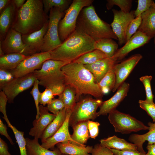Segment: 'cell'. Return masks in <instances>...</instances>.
I'll use <instances>...</instances> for the list:
<instances>
[{
	"label": "cell",
	"mask_w": 155,
	"mask_h": 155,
	"mask_svg": "<svg viewBox=\"0 0 155 155\" xmlns=\"http://www.w3.org/2000/svg\"><path fill=\"white\" fill-rule=\"evenodd\" d=\"M65 76V84L73 88L76 94V102L83 94L102 99L104 94L95 81L92 74L84 65L72 62L61 69Z\"/></svg>",
	"instance_id": "obj_1"
},
{
	"label": "cell",
	"mask_w": 155,
	"mask_h": 155,
	"mask_svg": "<svg viewBox=\"0 0 155 155\" xmlns=\"http://www.w3.org/2000/svg\"><path fill=\"white\" fill-rule=\"evenodd\" d=\"M148 125L149 131L148 132L142 135L132 134L129 138V140L136 145L137 151L144 154L146 152L143 147L144 142L147 141L148 142V144H155V123L149 122Z\"/></svg>",
	"instance_id": "obj_23"
},
{
	"label": "cell",
	"mask_w": 155,
	"mask_h": 155,
	"mask_svg": "<svg viewBox=\"0 0 155 155\" xmlns=\"http://www.w3.org/2000/svg\"><path fill=\"white\" fill-rule=\"evenodd\" d=\"M95 49L99 50L105 54L108 57L114 56L117 50L118 46L113 39L104 38L95 41Z\"/></svg>",
	"instance_id": "obj_30"
},
{
	"label": "cell",
	"mask_w": 155,
	"mask_h": 155,
	"mask_svg": "<svg viewBox=\"0 0 155 155\" xmlns=\"http://www.w3.org/2000/svg\"><path fill=\"white\" fill-rule=\"evenodd\" d=\"M111 149L115 155H145L146 154L132 150H121L114 149Z\"/></svg>",
	"instance_id": "obj_48"
},
{
	"label": "cell",
	"mask_w": 155,
	"mask_h": 155,
	"mask_svg": "<svg viewBox=\"0 0 155 155\" xmlns=\"http://www.w3.org/2000/svg\"><path fill=\"white\" fill-rule=\"evenodd\" d=\"M107 1L106 7L107 9H111L114 5H116L120 8L121 11L128 13L131 11L133 1L131 0H108Z\"/></svg>",
	"instance_id": "obj_36"
},
{
	"label": "cell",
	"mask_w": 155,
	"mask_h": 155,
	"mask_svg": "<svg viewBox=\"0 0 155 155\" xmlns=\"http://www.w3.org/2000/svg\"><path fill=\"white\" fill-rule=\"evenodd\" d=\"M151 39L144 33L137 30L123 47L118 49L112 57L117 62L124 58L133 50L144 45Z\"/></svg>",
	"instance_id": "obj_15"
},
{
	"label": "cell",
	"mask_w": 155,
	"mask_h": 155,
	"mask_svg": "<svg viewBox=\"0 0 155 155\" xmlns=\"http://www.w3.org/2000/svg\"><path fill=\"white\" fill-rule=\"evenodd\" d=\"M154 1L152 0H138L136 9L134 10V15L137 17L146 11L152 5Z\"/></svg>",
	"instance_id": "obj_43"
},
{
	"label": "cell",
	"mask_w": 155,
	"mask_h": 155,
	"mask_svg": "<svg viewBox=\"0 0 155 155\" xmlns=\"http://www.w3.org/2000/svg\"><path fill=\"white\" fill-rule=\"evenodd\" d=\"M100 123L98 122H94L88 120V126L90 137L95 139L98 135L99 133L98 127Z\"/></svg>",
	"instance_id": "obj_47"
},
{
	"label": "cell",
	"mask_w": 155,
	"mask_h": 155,
	"mask_svg": "<svg viewBox=\"0 0 155 155\" xmlns=\"http://www.w3.org/2000/svg\"><path fill=\"white\" fill-rule=\"evenodd\" d=\"M21 33L11 28L5 38L0 41V47L5 54L20 53L26 55H31L24 44Z\"/></svg>",
	"instance_id": "obj_12"
},
{
	"label": "cell",
	"mask_w": 155,
	"mask_h": 155,
	"mask_svg": "<svg viewBox=\"0 0 155 155\" xmlns=\"http://www.w3.org/2000/svg\"><path fill=\"white\" fill-rule=\"evenodd\" d=\"M29 56L20 53L5 54L0 57V68L9 71L13 70Z\"/></svg>",
	"instance_id": "obj_29"
},
{
	"label": "cell",
	"mask_w": 155,
	"mask_h": 155,
	"mask_svg": "<svg viewBox=\"0 0 155 155\" xmlns=\"http://www.w3.org/2000/svg\"><path fill=\"white\" fill-rule=\"evenodd\" d=\"M65 14V12L58 8L53 7L50 10L48 28L44 38L41 52L52 51L62 43L59 36L58 26Z\"/></svg>",
	"instance_id": "obj_8"
},
{
	"label": "cell",
	"mask_w": 155,
	"mask_h": 155,
	"mask_svg": "<svg viewBox=\"0 0 155 155\" xmlns=\"http://www.w3.org/2000/svg\"><path fill=\"white\" fill-rule=\"evenodd\" d=\"M140 54H134L119 63H116L113 69L115 74L116 82L112 91L115 92L128 77L134 67L142 58Z\"/></svg>",
	"instance_id": "obj_14"
},
{
	"label": "cell",
	"mask_w": 155,
	"mask_h": 155,
	"mask_svg": "<svg viewBox=\"0 0 155 155\" xmlns=\"http://www.w3.org/2000/svg\"><path fill=\"white\" fill-rule=\"evenodd\" d=\"M142 22L138 30L146 34L151 39L155 35V3L141 14Z\"/></svg>",
	"instance_id": "obj_22"
},
{
	"label": "cell",
	"mask_w": 155,
	"mask_h": 155,
	"mask_svg": "<svg viewBox=\"0 0 155 155\" xmlns=\"http://www.w3.org/2000/svg\"><path fill=\"white\" fill-rule=\"evenodd\" d=\"M10 128L12 130L15 136L20 149V155H28L26 149V142L24 137V133L18 130L12 125Z\"/></svg>",
	"instance_id": "obj_35"
},
{
	"label": "cell",
	"mask_w": 155,
	"mask_h": 155,
	"mask_svg": "<svg viewBox=\"0 0 155 155\" xmlns=\"http://www.w3.org/2000/svg\"><path fill=\"white\" fill-rule=\"evenodd\" d=\"M130 88V85L124 82L117 90L114 95L109 99L103 101L97 112L98 117L106 115L116 108L127 96Z\"/></svg>",
	"instance_id": "obj_17"
},
{
	"label": "cell",
	"mask_w": 155,
	"mask_h": 155,
	"mask_svg": "<svg viewBox=\"0 0 155 155\" xmlns=\"http://www.w3.org/2000/svg\"><path fill=\"white\" fill-rule=\"evenodd\" d=\"M71 112L72 111L66 110V117L63 125L53 136L42 142L41 145L42 147L47 149H53L57 144L67 141L75 144L69 130V120Z\"/></svg>",
	"instance_id": "obj_16"
},
{
	"label": "cell",
	"mask_w": 155,
	"mask_h": 155,
	"mask_svg": "<svg viewBox=\"0 0 155 155\" xmlns=\"http://www.w3.org/2000/svg\"><path fill=\"white\" fill-rule=\"evenodd\" d=\"M58 98L63 102L66 110L72 111L76 103V92L73 88L66 86L63 92Z\"/></svg>",
	"instance_id": "obj_31"
},
{
	"label": "cell",
	"mask_w": 155,
	"mask_h": 155,
	"mask_svg": "<svg viewBox=\"0 0 155 155\" xmlns=\"http://www.w3.org/2000/svg\"><path fill=\"white\" fill-rule=\"evenodd\" d=\"M117 62L113 57H107L92 64L84 65L92 74L96 82L98 84Z\"/></svg>",
	"instance_id": "obj_20"
},
{
	"label": "cell",
	"mask_w": 155,
	"mask_h": 155,
	"mask_svg": "<svg viewBox=\"0 0 155 155\" xmlns=\"http://www.w3.org/2000/svg\"><path fill=\"white\" fill-rule=\"evenodd\" d=\"M100 142L102 145L111 149L121 150H132L138 151L135 145L115 135L101 139Z\"/></svg>",
	"instance_id": "obj_25"
},
{
	"label": "cell",
	"mask_w": 155,
	"mask_h": 155,
	"mask_svg": "<svg viewBox=\"0 0 155 155\" xmlns=\"http://www.w3.org/2000/svg\"><path fill=\"white\" fill-rule=\"evenodd\" d=\"M49 21L40 30L29 34L22 35V39L30 54L41 52L44 36L48 27Z\"/></svg>",
	"instance_id": "obj_19"
},
{
	"label": "cell",
	"mask_w": 155,
	"mask_h": 155,
	"mask_svg": "<svg viewBox=\"0 0 155 155\" xmlns=\"http://www.w3.org/2000/svg\"><path fill=\"white\" fill-rule=\"evenodd\" d=\"M66 115V110L64 108L56 115L43 132L40 138L42 142L53 136L65 122Z\"/></svg>",
	"instance_id": "obj_27"
},
{
	"label": "cell",
	"mask_w": 155,
	"mask_h": 155,
	"mask_svg": "<svg viewBox=\"0 0 155 155\" xmlns=\"http://www.w3.org/2000/svg\"><path fill=\"white\" fill-rule=\"evenodd\" d=\"M7 98L4 92L2 91L0 92V111L3 115V118L7 123L9 127L11 125L7 117L6 111V106L8 102Z\"/></svg>",
	"instance_id": "obj_44"
},
{
	"label": "cell",
	"mask_w": 155,
	"mask_h": 155,
	"mask_svg": "<svg viewBox=\"0 0 155 155\" xmlns=\"http://www.w3.org/2000/svg\"><path fill=\"white\" fill-rule=\"evenodd\" d=\"M91 153L92 155H115L110 148L102 145L100 143L94 146Z\"/></svg>",
	"instance_id": "obj_46"
},
{
	"label": "cell",
	"mask_w": 155,
	"mask_h": 155,
	"mask_svg": "<svg viewBox=\"0 0 155 155\" xmlns=\"http://www.w3.org/2000/svg\"><path fill=\"white\" fill-rule=\"evenodd\" d=\"M113 20L110 26L114 34L117 37L118 44L121 45L125 43L127 30L130 22L135 17L134 10L125 13L121 10L113 9Z\"/></svg>",
	"instance_id": "obj_11"
},
{
	"label": "cell",
	"mask_w": 155,
	"mask_h": 155,
	"mask_svg": "<svg viewBox=\"0 0 155 155\" xmlns=\"http://www.w3.org/2000/svg\"><path fill=\"white\" fill-rule=\"evenodd\" d=\"M56 145L62 154L68 155H90L93 148L89 146H79L70 141L59 143Z\"/></svg>",
	"instance_id": "obj_24"
},
{
	"label": "cell",
	"mask_w": 155,
	"mask_h": 155,
	"mask_svg": "<svg viewBox=\"0 0 155 155\" xmlns=\"http://www.w3.org/2000/svg\"><path fill=\"white\" fill-rule=\"evenodd\" d=\"M142 22L141 15L136 17L129 23L127 28L125 36V43L138 30Z\"/></svg>",
	"instance_id": "obj_37"
},
{
	"label": "cell",
	"mask_w": 155,
	"mask_h": 155,
	"mask_svg": "<svg viewBox=\"0 0 155 155\" xmlns=\"http://www.w3.org/2000/svg\"><path fill=\"white\" fill-rule=\"evenodd\" d=\"M12 1L16 9V10L20 9L25 3V0H13Z\"/></svg>",
	"instance_id": "obj_53"
},
{
	"label": "cell",
	"mask_w": 155,
	"mask_h": 155,
	"mask_svg": "<svg viewBox=\"0 0 155 155\" xmlns=\"http://www.w3.org/2000/svg\"><path fill=\"white\" fill-rule=\"evenodd\" d=\"M49 21L42 0H27L16 10L11 28L22 35L29 34L40 30Z\"/></svg>",
	"instance_id": "obj_2"
},
{
	"label": "cell",
	"mask_w": 155,
	"mask_h": 155,
	"mask_svg": "<svg viewBox=\"0 0 155 155\" xmlns=\"http://www.w3.org/2000/svg\"><path fill=\"white\" fill-rule=\"evenodd\" d=\"M14 78L10 71L0 68V91Z\"/></svg>",
	"instance_id": "obj_41"
},
{
	"label": "cell",
	"mask_w": 155,
	"mask_h": 155,
	"mask_svg": "<svg viewBox=\"0 0 155 155\" xmlns=\"http://www.w3.org/2000/svg\"><path fill=\"white\" fill-rule=\"evenodd\" d=\"M8 147L7 143L0 138V155H11L8 151Z\"/></svg>",
	"instance_id": "obj_51"
},
{
	"label": "cell",
	"mask_w": 155,
	"mask_h": 155,
	"mask_svg": "<svg viewBox=\"0 0 155 155\" xmlns=\"http://www.w3.org/2000/svg\"><path fill=\"white\" fill-rule=\"evenodd\" d=\"M115 82V75L113 68L109 71L97 84L104 95L113 90L114 88Z\"/></svg>",
	"instance_id": "obj_33"
},
{
	"label": "cell",
	"mask_w": 155,
	"mask_h": 155,
	"mask_svg": "<svg viewBox=\"0 0 155 155\" xmlns=\"http://www.w3.org/2000/svg\"><path fill=\"white\" fill-rule=\"evenodd\" d=\"M107 57L108 56L101 51L95 49L82 55L73 62L84 65H90Z\"/></svg>",
	"instance_id": "obj_32"
},
{
	"label": "cell",
	"mask_w": 155,
	"mask_h": 155,
	"mask_svg": "<svg viewBox=\"0 0 155 155\" xmlns=\"http://www.w3.org/2000/svg\"><path fill=\"white\" fill-rule=\"evenodd\" d=\"M65 87L64 84H58L53 86L50 88L54 96H60L63 92Z\"/></svg>",
	"instance_id": "obj_50"
},
{
	"label": "cell",
	"mask_w": 155,
	"mask_h": 155,
	"mask_svg": "<svg viewBox=\"0 0 155 155\" xmlns=\"http://www.w3.org/2000/svg\"><path fill=\"white\" fill-rule=\"evenodd\" d=\"M28 155H61L58 148L51 150L42 147L38 142V139L26 138Z\"/></svg>",
	"instance_id": "obj_26"
},
{
	"label": "cell",
	"mask_w": 155,
	"mask_h": 155,
	"mask_svg": "<svg viewBox=\"0 0 155 155\" xmlns=\"http://www.w3.org/2000/svg\"><path fill=\"white\" fill-rule=\"evenodd\" d=\"M40 117L33 122V127L29 132V135L34 137V138H40L44 130L55 119L56 117L53 114L49 112L47 107L40 105L39 106Z\"/></svg>",
	"instance_id": "obj_18"
},
{
	"label": "cell",
	"mask_w": 155,
	"mask_h": 155,
	"mask_svg": "<svg viewBox=\"0 0 155 155\" xmlns=\"http://www.w3.org/2000/svg\"><path fill=\"white\" fill-rule=\"evenodd\" d=\"M7 129L6 125L3 123L2 120L0 119V133L2 135L4 136L8 140L11 144L13 145L14 143L7 132Z\"/></svg>",
	"instance_id": "obj_49"
},
{
	"label": "cell",
	"mask_w": 155,
	"mask_h": 155,
	"mask_svg": "<svg viewBox=\"0 0 155 155\" xmlns=\"http://www.w3.org/2000/svg\"><path fill=\"white\" fill-rule=\"evenodd\" d=\"M148 152L145 155H155V144H148L146 147Z\"/></svg>",
	"instance_id": "obj_52"
},
{
	"label": "cell",
	"mask_w": 155,
	"mask_h": 155,
	"mask_svg": "<svg viewBox=\"0 0 155 155\" xmlns=\"http://www.w3.org/2000/svg\"><path fill=\"white\" fill-rule=\"evenodd\" d=\"M103 101L102 99L90 97L80 100L72 111L69 120V125L72 127L80 123L94 120L98 117L97 110Z\"/></svg>",
	"instance_id": "obj_7"
},
{
	"label": "cell",
	"mask_w": 155,
	"mask_h": 155,
	"mask_svg": "<svg viewBox=\"0 0 155 155\" xmlns=\"http://www.w3.org/2000/svg\"><path fill=\"white\" fill-rule=\"evenodd\" d=\"M138 103L140 107L145 111L155 122V104L154 102L140 100Z\"/></svg>",
	"instance_id": "obj_39"
},
{
	"label": "cell",
	"mask_w": 155,
	"mask_h": 155,
	"mask_svg": "<svg viewBox=\"0 0 155 155\" xmlns=\"http://www.w3.org/2000/svg\"><path fill=\"white\" fill-rule=\"evenodd\" d=\"M88 121L80 123L72 127L73 132L71 136L75 141V144L86 146L84 144L90 137Z\"/></svg>",
	"instance_id": "obj_28"
},
{
	"label": "cell",
	"mask_w": 155,
	"mask_h": 155,
	"mask_svg": "<svg viewBox=\"0 0 155 155\" xmlns=\"http://www.w3.org/2000/svg\"><path fill=\"white\" fill-rule=\"evenodd\" d=\"M39 85V81L37 79L36 80L33 85V88L30 92V94L32 95L35 102L36 108V119H38L40 117V113L39 111V97L40 92L38 88Z\"/></svg>",
	"instance_id": "obj_40"
},
{
	"label": "cell",
	"mask_w": 155,
	"mask_h": 155,
	"mask_svg": "<svg viewBox=\"0 0 155 155\" xmlns=\"http://www.w3.org/2000/svg\"><path fill=\"white\" fill-rule=\"evenodd\" d=\"M68 63L49 59L43 63L40 70H35L33 73L39 81V85L46 88L56 85H65V76L61 69Z\"/></svg>",
	"instance_id": "obj_5"
},
{
	"label": "cell",
	"mask_w": 155,
	"mask_h": 155,
	"mask_svg": "<svg viewBox=\"0 0 155 155\" xmlns=\"http://www.w3.org/2000/svg\"><path fill=\"white\" fill-rule=\"evenodd\" d=\"M11 1L9 0H0V13L9 4Z\"/></svg>",
	"instance_id": "obj_54"
},
{
	"label": "cell",
	"mask_w": 155,
	"mask_h": 155,
	"mask_svg": "<svg viewBox=\"0 0 155 155\" xmlns=\"http://www.w3.org/2000/svg\"><path fill=\"white\" fill-rule=\"evenodd\" d=\"M35 77L33 73L21 77L15 78L3 88L6 95L8 102L13 103L16 97L21 92L33 86Z\"/></svg>",
	"instance_id": "obj_13"
},
{
	"label": "cell",
	"mask_w": 155,
	"mask_h": 155,
	"mask_svg": "<svg viewBox=\"0 0 155 155\" xmlns=\"http://www.w3.org/2000/svg\"><path fill=\"white\" fill-rule=\"evenodd\" d=\"M95 41L87 35L75 30L61 44L50 51L51 59L69 63L95 49Z\"/></svg>",
	"instance_id": "obj_3"
},
{
	"label": "cell",
	"mask_w": 155,
	"mask_h": 155,
	"mask_svg": "<svg viewBox=\"0 0 155 155\" xmlns=\"http://www.w3.org/2000/svg\"><path fill=\"white\" fill-rule=\"evenodd\" d=\"M75 30L87 35L95 41L104 38L118 40L110 25L99 18L92 5L84 7L80 12Z\"/></svg>",
	"instance_id": "obj_4"
},
{
	"label": "cell",
	"mask_w": 155,
	"mask_h": 155,
	"mask_svg": "<svg viewBox=\"0 0 155 155\" xmlns=\"http://www.w3.org/2000/svg\"><path fill=\"white\" fill-rule=\"evenodd\" d=\"M44 11L47 14L53 7H57L65 12L70 6L73 1L71 0H42Z\"/></svg>",
	"instance_id": "obj_34"
},
{
	"label": "cell",
	"mask_w": 155,
	"mask_h": 155,
	"mask_svg": "<svg viewBox=\"0 0 155 155\" xmlns=\"http://www.w3.org/2000/svg\"><path fill=\"white\" fill-rule=\"evenodd\" d=\"M54 96L50 89L46 88L43 92H40L39 97V103L44 106L54 99Z\"/></svg>",
	"instance_id": "obj_45"
},
{
	"label": "cell",
	"mask_w": 155,
	"mask_h": 155,
	"mask_svg": "<svg viewBox=\"0 0 155 155\" xmlns=\"http://www.w3.org/2000/svg\"><path fill=\"white\" fill-rule=\"evenodd\" d=\"M110 122L115 131L122 134H128L141 130H148V126L129 114L114 109L109 114Z\"/></svg>",
	"instance_id": "obj_9"
},
{
	"label": "cell",
	"mask_w": 155,
	"mask_h": 155,
	"mask_svg": "<svg viewBox=\"0 0 155 155\" xmlns=\"http://www.w3.org/2000/svg\"><path fill=\"white\" fill-rule=\"evenodd\" d=\"M152 77L151 75H146L141 77L140 80L144 86L146 98V100L150 102H153L154 96L152 94L151 85V82Z\"/></svg>",
	"instance_id": "obj_38"
},
{
	"label": "cell",
	"mask_w": 155,
	"mask_h": 155,
	"mask_svg": "<svg viewBox=\"0 0 155 155\" xmlns=\"http://www.w3.org/2000/svg\"><path fill=\"white\" fill-rule=\"evenodd\" d=\"M16 9L12 1L0 13V35L2 40L5 37L11 28L14 21Z\"/></svg>",
	"instance_id": "obj_21"
},
{
	"label": "cell",
	"mask_w": 155,
	"mask_h": 155,
	"mask_svg": "<svg viewBox=\"0 0 155 155\" xmlns=\"http://www.w3.org/2000/svg\"><path fill=\"white\" fill-rule=\"evenodd\" d=\"M47 105L49 111L56 115L65 108L63 102L59 98H54Z\"/></svg>",
	"instance_id": "obj_42"
},
{
	"label": "cell",
	"mask_w": 155,
	"mask_h": 155,
	"mask_svg": "<svg viewBox=\"0 0 155 155\" xmlns=\"http://www.w3.org/2000/svg\"><path fill=\"white\" fill-rule=\"evenodd\" d=\"M153 38H154V47H155V35L154 36Z\"/></svg>",
	"instance_id": "obj_55"
},
{
	"label": "cell",
	"mask_w": 155,
	"mask_h": 155,
	"mask_svg": "<svg viewBox=\"0 0 155 155\" xmlns=\"http://www.w3.org/2000/svg\"><path fill=\"white\" fill-rule=\"evenodd\" d=\"M93 1V0H73L59 24V36L62 42L75 30L77 18L82 9L92 5Z\"/></svg>",
	"instance_id": "obj_6"
},
{
	"label": "cell",
	"mask_w": 155,
	"mask_h": 155,
	"mask_svg": "<svg viewBox=\"0 0 155 155\" xmlns=\"http://www.w3.org/2000/svg\"><path fill=\"white\" fill-rule=\"evenodd\" d=\"M66 155V154H62V155Z\"/></svg>",
	"instance_id": "obj_56"
},
{
	"label": "cell",
	"mask_w": 155,
	"mask_h": 155,
	"mask_svg": "<svg viewBox=\"0 0 155 155\" xmlns=\"http://www.w3.org/2000/svg\"><path fill=\"white\" fill-rule=\"evenodd\" d=\"M50 59V52L34 54L24 60L16 68L10 71L15 78L21 77L41 68L45 61Z\"/></svg>",
	"instance_id": "obj_10"
}]
</instances>
